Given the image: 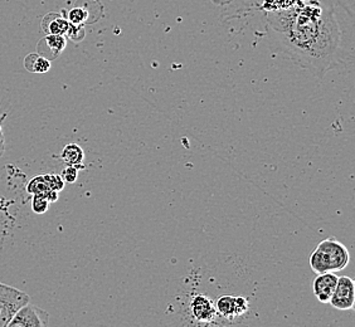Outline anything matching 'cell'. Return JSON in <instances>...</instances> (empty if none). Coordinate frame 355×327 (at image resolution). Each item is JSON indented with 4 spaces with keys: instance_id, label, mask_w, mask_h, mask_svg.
Wrapping results in <instances>:
<instances>
[{
    "instance_id": "cell-1",
    "label": "cell",
    "mask_w": 355,
    "mask_h": 327,
    "mask_svg": "<svg viewBox=\"0 0 355 327\" xmlns=\"http://www.w3.org/2000/svg\"><path fill=\"white\" fill-rule=\"evenodd\" d=\"M266 30L276 52L322 77L343 61L354 23L344 0H263Z\"/></svg>"
},
{
    "instance_id": "cell-2",
    "label": "cell",
    "mask_w": 355,
    "mask_h": 327,
    "mask_svg": "<svg viewBox=\"0 0 355 327\" xmlns=\"http://www.w3.org/2000/svg\"><path fill=\"white\" fill-rule=\"evenodd\" d=\"M349 262L348 248L334 238L322 240L310 257V267L318 274L340 272L348 267Z\"/></svg>"
},
{
    "instance_id": "cell-3",
    "label": "cell",
    "mask_w": 355,
    "mask_h": 327,
    "mask_svg": "<svg viewBox=\"0 0 355 327\" xmlns=\"http://www.w3.org/2000/svg\"><path fill=\"white\" fill-rule=\"evenodd\" d=\"M185 315L191 319L188 324H194V325H202V326H208V325H220L219 324L218 315L214 307V301L198 293L194 294L188 302V307Z\"/></svg>"
},
{
    "instance_id": "cell-4",
    "label": "cell",
    "mask_w": 355,
    "mask_h": 327,
    "mask_svg": "<svg viewBox=\"0 0 355 327\" xmlns=\"http://www.w3.org/2000/svg\"><path fill=\"white\" fill-rule=\"evenodd\" d=\"M220 325L237 324V319H243L250 311V302L243 296H220L214 302Z\"/></svg>"
},
{
    "instance_id": "cell-5",
    "label": "cell",
    "mask_w": 355,
    "mask_h": 327,
    "mask_svg": "<svg viewBox=\"0 0 355 327\" xmlns=\"http://www.w3.org/2000/svg\"><path fill=\"white\" fill-rule=\"evenodd\" d=\"M29 302V296L21 290L0 283V327H7L15 312Z\"/></svg>"
},
{
    "instance_id": "cell-6",
    "label": "cell",
    "mask_w": 355,
    "mask_h": 327,
    "mask_svg": "<svg viewBox=\"0 0 355 327\" xmlns=\"http://www.w3.org/2000/svg\"><path fill=\"white\" fill-rule=\"evenodd\" d=\"M48 321L49 315L44 310L28 302L15 312L7 327H44Z\"/></svg>"
},
{
    "instance_id": "cell-7",
    "label": "cell",
    "mask_w": 355,
    "mask_h": 327,
    "mask_svg": "<svg viewBox=\"0 0 355 327\" xmlns=\"http://www.w3.org/2000/svg\"><path fill=\"white\" fill-rule=\"evenodd\" d=\"M329 303L336 310H352L355 303V282L348 276H342L338 279L334 293Z\"/></svg>"
},
{
    "instance_id": "cell-8",
    "label": "cell",
    "mask_w": 355,
    "mask_h": 327,
    "mask_svg": "<svg viewBox=\"0 0 355 327\" xmlns=\"http://www.w3.org/2000/svg\"><path fill=\"white\" fill-rule=\"evenodd\" d=\"M67 46V38L64 35H46V37L38 42L37 53L46 57L49 61H55L64 48Z\"/></svg>"
},
{
    "instance_id": "cell-9",
    "label": "cell",
    "mask_w": 355,
    "mask_h": 327,
    "mask_svg": "<svg viewBox=\"0 0 355 327\" xmlns=\"http://www.w3.org/2000/svg\"><path fill=\"white\" fill-rule=\"evenodd\" d=\"M338 276L334 272H325L318 274L313 283V291L315 297L320 301L321 303H329L335 287L338 283Z\"/></svg>"
},
{
    "instance_id": "cell-10",
    "label": "cell",
    "mask_w": 355,
    "mask_h": 327,
    "mask_svg": "<svg viewBox=\"0 0 355 327\" xmlns=\"http://www.w3.org/2000/svg\"><path fill=\"white\" fill-rule=\"evenodd\" d=\"M66 10H62L61 13H48L43 17L41 21L42 30L46 35H67L69 28V21L66 18Z\"/></svg>"
},
{
    "instance_id": "cell-11",
    "label": "cell",
    "mask_w": 355,
    "mask_h": 327,
    "mask_svg": "<svg viewBox=\"0 0 355 327\" xmlns=\"http://www.w3.org/2000/svg\"><path fill=\"white\" fill-rule=\"evenodd\" d=\"M61 159L63 163L66 165H71L75 166L78 170L85 169L83 165V160H85V152H83V148L77 143H69L63 148L61 152Z\"/></svg>"
},
{
    "instance_id": "cell-12",
    "label": "cell",
    "mask_w": 355,
    "mask_h": 327,
    "mask_svg": "<svg viewBox=\"0 0 355 327\" xmlns=\"http://www.w3.org/2000/svg\"><path fill=\"white\" fill-rule=\"evenodd\" d=\"M24 69L32 73H47L51 69V61L40 53H31L24 58Z\"/></svg>"
},
{
    "instance_id": "cell-13",
    "label": "cell",
    "mask_w": 355,
    "mask_h": 327,
    "mask_svg": "<svg viewBox=\"0 0 355 327\" xmlns=\"http://www.w3.org/2000/svg\"><path fill=\"white\" fill-rule=\"evenodd\" d=\"M66 18L71 24L76 26H85L86 23H89L91 18V13L89 9L85 6H78L76 4V7L72 8L69 13H66Z\"/></svg>"
},
{
    "instance_id": "cell-14",
    "label": "cell",
    "mask_w": 355,
    "mask_h": 327,
    "mask_svg": "<svg viewBox=\"0 0 355 327\" xmlns=\"http://www.w3.org/2000/svg\"><path fill=\"white\" fill-rule=\"evenodd\" d=\"M51 191L52 189L49 188L47 179L44 175H37L27 185L28 194H31V195H44V197H47L48 193Z\"/></svg>"
},
{
    "instance_id": "cell-15",
    "label": "cell",
    "mask_w": 355,
    "mask_h": 327,
    "mask_svg": "<svg viewBox=\"0 0 355 327\" xmlns=\"http://www.w3.org/2000/svg\"><path fill=\"white\" fill-rule=\"evenodd\" d=\"M32 211L35 214H44L49 209V200L44 195H32Z\"/></svg>"
},
{
    "instance_id": "cell-16",
    "label": "cell",
    "mask_w": 355,
    "mask_h": 327,
    "mask_svg": "<svg viewBox=\"0 0 355 327\" xmlns=\"http://www.w3.org/2000/svg\"><path fill=\"white\" fill-rule=\"evenodd\" d=\"M85 35H86V30H85V26H76V24H71L69 23V30H67V35L66 38H69L72 42H83L85 39Z\"/></svg>"
},
{
    "instance_id": "cell-17",
    "label": "cell",
    "mask_w": 355,
    "mask_h": 327,
    "mask_svg": "<svg viewBox=\"0 0 355 327\" xmlns=\"http://www.w3.org/2000/svg\"><path fill=\"white\" fill-rule=\"evenodd\" d=\"M62 179L64 183H69V184H73L78 177V169L75 166H71V165H66V168L63 169L61 173Z\"/></svg>"
},
{
    "instance_id": "cell-18",
    "label": "cell",
    "mask_w": 355,
    "mask_h": 327,
    "mask_svg": "<svg viewBox=\"0 0 355 327\" xmlns=\"http://www.w3.org/2000/svg\"><path fill=\"white\" fill-rule=\"evenodd\" d=\"M47 179L48 185L52 191H61L64 188V182L62 179L61 175H57V174H47L44 175Z\"/></svg>"
},
{
    "instance_id": "cell-19",
    "label": "cell",
    "mask_w": 355,
    "mask_h": 327,
    "mask_svg": "<svg viewBox=\"0 0 355 327\" xmlns=\"http://www.w3.org/2000/svg\"><path fill=\"white\" fill-rule=\"evenodd\" d=\"M218 7H231V6H251L254 0H212Z\"/></svg>"
},
{
    "instance_id": "cell-20",
    "label": "cell",
    "mask_w": 355,
    "mask_h": 327,
    "mask_svg": "<svg viewBox=\"0 0 355 327\" xmlns=\"http://www.w3.org/2000/svg\"><path fill=\"white\" fill-rule=\"evenodd\" d=\"M4 117H0V157L4 154V135H3V129H1V120Z\"/></svg>"
},
{
    "instance_id": "cell-21",
    "label": "cell",
    "mask_w": 355,
    "mask_h": 327,
    "mask_svg": "<svg viewBox=\"0 0 355 327\" xmlns=\"http://www.w3.org/2000/svg\"><path fill=\"white\" fill-rule=\"evenodd\" d=\"M58 194H60V191H49L47 195V199L49 200V203H55V202H57V200H58Z\"/></svg>"
}]
</instances>
